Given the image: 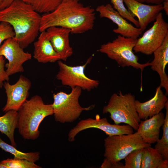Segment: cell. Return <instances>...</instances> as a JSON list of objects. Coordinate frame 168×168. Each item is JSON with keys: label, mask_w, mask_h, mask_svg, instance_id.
<instances>
[{"label": "cell", "mask_w": 168, "mask_h": 168, "mask_svg": "<svg viewBox=\"0 0 168 168\" xmlns=\"http://www.w3.org/2000/svg\"><path fill=\"white\" fill-rule=\"evenodd\" d=\"M95 10L77 1L63 2L53 11L41 16L40 31L52 26L68 28L71 34H82L92 29Z\"/></svg>", "instance_id": "obj_1"}, {"label": "cell", "mask_w": 168, "mask_h": 168, "mask_svg": "<svg viewBox=\"0 0 168 168\" xmlns=\"http://www.w3.org/2000/svg\"><path fill=\"white\" fill-rule=\"evenodd\" d=\"M41 16L30 4L16 0L0 10V22L10 24L15 33L14 38L24 49L32 43L40 31Z\"/></svg>", "instance_id": "obj_2"}, {"label": "cell", "mask_w": 168, "mask_h": 168, "mask_svg": "<svg viewBox=\"0 0 168 168\" xmlns=\"http://www.w3.org/2000/svg\"><path fill=\"white\" fill-rule=\"evenodd\" d=\"M17 112L19 133L25 139L31 140L39 137V127L44 118L53 114L52 104H45L38 95L26 100Z\"/></svg>", "instance_id": "obj_3"}, {"label": "cell", "mask_w": 168, "mask_h": 168, "mask_svg": "<svg viewBox=\"0 0 168 168\" xmlns=\"http://www.w3.org/2000/svg\"><path fill=\"white\" fill-rule=\"evenodd\" d=\"M135 96L131 93L123 94L122 92L113 93L108 104L103 109V114L109 113L114 124L124 123L137 131L141 119L137 111Z\"/></svg>", "instance_id": "obj_4"}, {"label": "cell", "mask_w": 168, "mask_h": 168, "mask_svg": "<svg viewBox=\"0 0 168 168\" xmlns=\"http://www.w3.org/2000/svg\"><path fill=\"white\" fill-rule=\"evenodd\" d=\"M137 40V39L119 35L112 41L101 45L99 51L106 54L122 67H132L140 69L142 72L146 67L150 66L151 63L149 62L143 64L138 62V58L133 50Z\"/></svg>", "instance_id": "obj_5"}, {"label": "cell", "mask_w": 168, "mask_h": 168, "mask_svg": "<svg viewBox=\"0 0 168 168\" xmlns=\"http://www.w3.org/2000/svg\"><path fill=\"white\" fill-rule=\"evenodd\" d=\"M71 89L69 93L60 91L53 95V114L57 122L72 123L79 118L83 111L91 110L95 107L93 105L87 107H82L79 99L82 89L79 87Z\"/></svg>", "instance_id": "obj_6"}, {"label": "cell", "mask_w": 168, "mask_h": 168, "mask_svg": "<svg viewBox=\"0 0 168 168\" xmlns=\"http://www.w3.org/2000/svg\"><path fill=\"white\" fill-rule=\"evenodd\" d=\"M104 156L112 163L120 161L132 151L151 147L136 132L128 134L108 136L104 140Z\"/></svg>", "instance_id": "obj_7"}, {"label": "cell", "mask_w": 168, "mask_h": 168, "mask_svg": "<svg viewBox=\"0 0 168 168\" xmlns=\"http://www.w3.org/2000/svg\"><path fill=\"white\" fill-rule=\"evenodd\" d=\"M92 56L90 57L82 65L69 66L60 60L58 63L59 71L56 75L62 85L68 86L71 88L79 87L82 89L90 91L96 88L99 84L98 80L89 78L85 73L86 66L91 62Z\"/></svg>", "instance_id": "obj_8"}, {"label": "cell", "mask_w": 168, "mask_h": 168, "mask_svg": "<svg viewBox=\"0 0 168 168\" xmlns=\"http://www.w3.org/2000/svg\"><path fill=\"white\" fill-rule=\"evenodd\" d=\"M168 35V23L164 20L162 13L157 16L153 26L142 36L137 39L133 50L146 55L153 54L159 47Z\"/></svg>", "instance_id": "obj_9"}, {"label": "cell", "mask_w": 168, "mask_h": 168, "mask_svg": "<svg viewBox=\"0 0 168 168\" xmlns=\"http://www.w3.org/2000/svg\"><path fill=\"white\" fill-rule=\"evenodd\" d=\"M90 128L100 129L108 136L128 134L133 133V128L130 125L111 124L106 118L100 119L97 114L95 119L89 118L80 121L69 131L68 139L70 142L75 141V137L78 133L83 130Z\"/></svg>", "instance_id": "obj_10"}, {"label": "cell", "mask_w": 168, "mask_h": 168, "mask_svg": "<svg viewBox=\"0 0 168 168\" xmlns=\"http://www.w3.org/2000/svg\"><path fill=\"white\" fill-rule=\"evenodd\" d=\"M0 55L8 61L5 65L6 70L9 76L17 72L24 71L23 64L31 58V55L23 50L18 42L14 38L7 39L0 46Z\"/></svg>", "instance_id": "obj_11"}, {"label": "cell", "mask_w": 168, "mask_h": 168, "mask_svg": "<svg viewBox=\"0 0 168 168\" xmlns=\"http://www.w3.org/2000/svg\"><path fill=\"white\" fill-rule=\"evenodd\" d=\"M31 86L30 81L22 75L20 76L14 84H10L8 81L4 82L3 86L7 99L2 111L5 113L10 110L18 111L28 97Z\"/></svg>", "instance_id": "obj_12"}, {"label": "cell", "mask_w": 168, "mask_h": 168, "mask_svg": "<svg viewBox=\"0 0 168 168\" xmlns=\"http://www.w3.org/2000/svg\"><path fill=\"white\" fill-rule=\"evenodd\" d=\"M96 11L99 13L100 17L107 18L117 25V28L113 30L115 33L125 37L135 39H137L142 33L140 28L129 23L110 4L98 6Z\"/></svg>", "instance_id": "obj_13"}, {"label": "cell", "mask_w": 168, "mask_h": 168, "mask_svg": "<svg viewBox=\"0 0 168 168\" xmlns=\"http://www.w3.org/2000/svg\"><path fill=\"white\" fill-rule=\"evenodd\" d=\"M128 11L138 19L139 27L142 31L148 25L155 21L158 14L163 10L162 3L149 5L136 0H124Z\"/></svg>", "instance_id": "obj_14"}, {"label": "cell", "mask_w": 168, "mask_h": 168, "mask_svg": "<svg viewBox=\"0 0 168 168\" xmlns=\"http://www.w3.org/2000/svg\"><path fill=\"white\" fill-rule=\"evenodd\" d=\"M45 31L54 49L60 56L61 60L66 61L73 54L69 40L71 30L65 27L52 26Z\"/></svg>", "instance_id": "obj_15"}, {"label": "cell", "mask_w": 168, "mask_h": 168, "mask_svg": "<svg viewBox=\"0 0 168 168\" xmlns=\"http://www.w3.org/2000/svg\"><path fill=\"white\" fill-rule=\"evenodd\" d=\"M168 101L167 96L160 86L157 87L154 96L149 100L141 102L136 100V108L140 119L145 120L158 114L165 107Z\"/></svg>", "instance_id": "obj_16"}, {"label": "cell", "mask_w": 168, "mask_h": 168, "mask_svg": "<svg viewBox=\"0 0 168 168\" xmlns=\"http://www.w3.org/2000/svg\"><path fill=\"white\" fill-rule=\"evenodd\" d=\"M165 116L161 111L148 119L141 121L137 132L146 143H156L159 139L160 129L165 121Z\"/></svg>", "instance_id": "obj_17"}, {"label": "cell", "mask_w": 168, "mask_h": 168, "mask_svg": "<svg viewBox=\"0 0 168 168\" xmlns=\"http://www.w3.org/2000/svg\"><path fill=\"white\" fill-rule=\"evenodd\" d=\"M154 59L151 62V69L158 74L160 79L159 86L166 90L168 95V76L165 72L166 66L168 63V35L162 45L153 53Z\"/></svg>", "instance_id": "obj_18"}, {"label": "cell", "mask_w": 168, "mask_h": 168, "mask_svg": "<svg viewBox=\"0 0 168 168\" xmlns=\"http://www.w3.org/2000/svg\"><path fill=\"white\" fill-rule=\"evenodd\" d=\"M34 45L33 57L39 62L54 63L61 60L60 56L54 49L45 30L41 32Z\"/></svg>", "instance_id": "obj_19"}, {"label": "cell", "mask_w": 168, "mask_h": 168, "mask_svg": "<svg viewBox=\"0 0 168 168\" xmlns=\"http://www.w3.org/2000/svg\"><path fill=\"white\" fill-rule=\"evenodd\" d=\"M168 160L164 159L154 148L149 147L142 149L141 168H168Z\"/></svg>", "instance_id": "obj_20"}, {"label": "cell", "mask_w": 168, "mask_h": 168, "mask_svg": "<svg viewBox=\"0 0 168 168\" xmlns=\"http://www.w3.org/2000/svg\"><path fill=\"white\" fill-rule=\"evenodd\" d=\"M17 111L10 110L0 117V132L7 136L14 146H16L14 133L17 127Z\"/></svg>", "instance_id": "obj_21"}, {"label": "cell", "mask_w": 168, "mask_h": 168, "mask_svg": "<svg viewBox=\"0 0 168 168\" xmlns=\"http://www.w3.org/2000/svg\"><path fill=\"white\" fill-rule=\"evenodd\" d=\"M165 108L166 114L162 126L163 135L161 138L157 141L154 148L160 154L164 159L168 160V101L166 103Z\"/></svg>", "instance_id": "obj_22"}, {"label": "cell", "mask_w": 168, "mask_h": 168, "mask_svg": "<svg viewBox=\"0 0 168 168\" xmlns=\"http://www.w3.org/2000/svg\"><path fill=\"white\" fill-rule=\"evenodd\" d=\"M30 5L39 13L51 12L55 9L63 0H22Z\"/></svg>", "instance_id": "obj_23"}, {"label": "cell", "mask_w": 168, "mask_h": 168, "mask_svg": "<svg viewBox=\"0 0 168 168\" xmlns=\"http://www.w3.org/2000/svg\"><path fill=\"white\" fill-rule=\"evenodd\" d=\"M0 148L14 156L16 158L25 159L34 162L38 161L40 157L39 152L25 153L17 150L14 146L9 144L0 138Z\"/></svg>", "instance_id": "obj_24"}, {"label": "cell", "mask_w": 168, "mask_h": 168, "mask_svg": "<svg viewBox=\"0 0 168 168\" xmlns=\"http://www.w3.org/2000/svg\"><path fill=\"white\" fill-rule=\"evenodd\" d=\"M7 168H40L35 162L25 159L8 158L1 161Z\"/></svg>", "instance_id": "obj_25"}, {"label": "cell", "mask_w": 168, "mask_h": 168, "mask_svg": "<svg viewBox=\"0 0 168 168\" xmlns=\"http://www.w3.org/2000/svg\"><path fill=\"white\" fill-rule=\"evenodd\" d=\"M143 148L135 150L124 158V168H141Z\"/></svg>", "instance_id": "obj_26"}, {"label": "cell", "mask_w": 168, "mask_h": 168, "mask_svg": "<svg viewBox=\"0 0 168 168\" xmlns=\"http://www.w3.org/2000/svg\"><path fill=\"white\" fill-rule=\"evenodd\" d=\"M113 5V8L124 19L133 23L138 28L139 25L138 20L125 7L124 4V0H110Z\"/></svg>", "instance_id": "obj_27"}, {"label": "cell", "mask_w": 168, "mask_h": 168, "mask_svg": "<svg viewBox=\"0 0 168 168\" xmlns=\"http://www.w3.org/2000/svg\"><path fill=\"white\" fill-rule=\"evenodd\" d=\"M15 33L11 25L5 22H0V46L2 42L15 36Z\"/></svg>", "instance_id": "obj_28"}, {"label": "cell", "mask_w": 168, "mask_h": 168, "mask_svg": "<svg viewBox=\"0 0 168 168\" xmlns=\"http://www.w3.org/2000/svg\"><path fill=\"white\" fill-rule=\"evenodd\" d=\"M5 59L3 56L0 55V88L3 86L4 82L8 81L9 79V76L5 70Z\"/></svg>", "instance_id": "obj_29"}, {"label": "cell", "mask_w": 168, "mask_h": 168, "mask_svg": "<svg viewBox=\"0 0 168 168\" xmlns=\"http://www.w3.org/2000/svg\"><path fill=\"white\" fill-rule=\"evenodd\" d=\"M124 165L120 161L112 163L105 158L100 168H124Z\"/></svg>", "instance_id": "obj_30"}, {"label": "cell", "mask_w": 168, "mask_h": 168, "mask_svg": "<svg viewBox=\"0 0 168 168\" xmlns=\"http://www.w3.org/2000/svg\"><path fill=\"white\" fill-rule=\"evenodd\" d=\"M16 0H3V2L0 10L8 6L13 2Z\"/></svg>", "instance_id": "obj_31"}, {"label": "cell", "mask_w": 168, "mask_h": 168, "mask_svg": "<svg viewBox=\"0 0 168 168\" xmlns=\"http://www.w3.org/2000/svg\"><path fill=\"white\" fill-rule=\"evenodd\" d=\"M164 0H145V2L154 4H161Z\"/></svg>", "instance_id": "obj_32"}, {"label": "cell", "mask_w": 168, "mask_h": 168, "mask_svg": "<svg viewBox=\"0 0 168 168\" xmlns=\"http://www.w3.org/2000/svg\"><path fill=\"white\" fill-rule=\"evenodd\" d=\"M163 10L166 15H168V0H164L162 2Z\"/></svg>", "instance_id": "obj_33"}, {"label": "cell", "mask_w": 168, "mask_h": 168, "mask_svg": "<svg viewBox=\"0 0 168 168\" xmlns=\"http://www.w3.org/2000/svg\"><path fill=\"white\" fill-rule=\"evenodd\" d=\"M0 168H7V167L1 162H0Z\"/></svg>", "instance_id": "obj_34"}, {"label": "cell", "mask_w": 168, "mask_h": 168, "mask_svg": "<svg viewBox=\"0 0 168 168\" xmlns=\"http://www.w3.org/2000/svg\"><path fill=\"white\" fill-rule=\"evenodd\" d=\"M80 0H63V2H69V1H79Z\"/></svg>", "instance_id": "obj_35"}, {"label": "cell", "mask_w": 168, "mask_h": 168, "mask_svg": "<svg viewBox=\"0 0 168 168\" xmlns=\"http://www.w3.org/2000/svg\"><path fill=\"white\" fill-rule=\"evenodd\" d=\"M3 2V0H0V10L1 9V6Z\"/></svg>", "instance_id": "obj_36"}, {"label": "cell", "mask_w": 168, "mask_h": 168, "mask_svg": "<svg viewBox=\"0 0 168 168\" xmlns=\"http://www.w3.org/2000/svg\"><path fill=\"white\" fill-rule=\"evenodd\" d=\"M136 0L142 3H143L145 2V0Z\"/></svg>", "instance_id": "obj_37"}]
</instances>
